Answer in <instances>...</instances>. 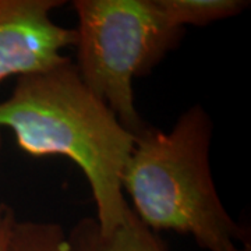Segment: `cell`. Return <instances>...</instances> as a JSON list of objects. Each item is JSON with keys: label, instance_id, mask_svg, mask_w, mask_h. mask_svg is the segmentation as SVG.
I'll return each mask as SVG.
<instances>
[{"label": "cell", "instance_id": "cell-6", "mask_svg": "<svg viewBox=\"0 0 251 251\" xmlns=\"http://www.w3.org/2000/svg\"><path fill=\"white\" fill-rule=\"evenodd\" d=\"M155 7L171 24L205 27L216 21L236 17L249 9L246 0H153Z\"/></svg>", "mask_w": 251, "mask_h": 251}, {"label": "cell", "instance_id": "cell-3", "mask_svg": "<svg viewBox=\"0 0 251 251\" xmlns=\"http://www.w3.org/2000/svg\"><path fill=\"white\" fill-rule=\"evenodd\" d=\"M73 9L81 80L137 137L148 125L135 108L134 80L152 73L186 29L171 24L153 0H75Z\"/></svg>", "mask_w": 251, "mask_h": 251}, {"label": "cell", "instance_id": "cell-1", "mask_svg": "<svg viewBox=\"0 0 251 251\" xmlns=\"http://www.w3.org/2000/svg\"><path fill=\"white\" fill-rule=\"evenodd\" d=\"M3 128L14 133L20 150L28 155H60L80 168L102 232L125 222L130 205L122 172L135 137L84 84L72 60L49 72L18 77L11 97L0 102V148Z\"/></svg>", "mask_w": 251, "mask_h": 251}, {"label": "cell", "instance_id": "cell-8", "mask_svg": "<svg viewBox=\"0 0 251 251\" xmlns=\"http://www.w3.org/2000/svg\"><path fill=\"white\" fill-rule=\"evenodd\" d=\"M17 224L14 209L7 204H0V251H7L13 229Z\"/></svg>", "mask_w": 251, "mask_h": 251}, {"label": "cell", "instance_id": "cell-5", "mask_svg": "<svg viewBox=\"0 0 251 251\" xmlns=\"http://www.w3.org/2000/svg\"><path fill=\"white\" fill-rule=\"evenodd\" d=\"M67 236L74 251H169L159 233L141 224L131 208L112 232H102L94 218H84Z\"/></svg>", "mask_w": 251, "mask_h": 251}, {"label": "cell", "instance_id": "cell-2", "mask_svg": "<svg viewBox=\"0 0 251 251\" xmlns=\"http://www.w3.org/2000/svg\"><path fill=\"white\" fill-rule=\"evenodd\" d=\"M212 119L201 105L169 131L148 126L135 137L122 188L135 216L155 233L190 234L206 251H251L249 232L227 214L209 163Z\"/></svg>", "mask_w": 251, "mask_h": 251}, {"label": "cell", "instance_id": "cell-4", "mask_svg": "<svg viewBox=\"0 0 251 251\" xmlns=\"http://www.w3.org/2000/svg\"><path fill=\"white\" fill-rule=\"evenodd\" d=\"M63 0H0V82L53 70L72 59L62 54L75 46V29L50 18Z\"/></svg>", "mask_w": 251, "mask_h": 251}, {"label": "cell", "instance_id": "cell-7", "mask_svg": "<svg viewBox=\"0 0 251 251\" xmlns=\"http://www.w3.org/2000/svg\"><path fill=\"white\" fill-rule=\"evenodd\" d=\"M7 251H74L69 236L59 224L18 222L13 229Z\"/></svg>", "mask_w": 251, "mask_h": 251}]
</instances>
